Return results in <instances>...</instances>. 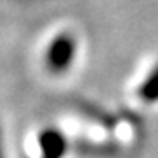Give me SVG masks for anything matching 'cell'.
<instances>
[{
    "instance_id": "obj_1",
    "label": "cell",
    "mask_w": 158,
    "mask_h": 158,
    "mask_svg": "<svg viewBox=\"0 0 158 158\" xmlns=\"http://www.w3.org/2000/svg\"><path fill=\"white\" fill-rule=\"evenodd\" d=\"M0 158H4V156H2V149H0Z\"/></svg>"
}]
</instances>
